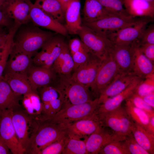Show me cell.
Returning a JSON list of instances; mask_svg holds the SVG:
<instances>
[{"label":"cell","instance_id":"obj_51","mask_svg":"<svg viewBox=\"0 0 154 154\" xmlns=\"http://www.w3.org/2000/svg\"><path fill=\"white\" fill-rule=\"evenodd\" d=\"M62 5L63 9L65 12L66 9L69 2V0H57Z\"/></svg>","mask_w":154,"mask_h":154},{"label":"cell","instance_id":"obj_10","mask_svg":"<svg viewBox=\"0 0 154 154\" xmlns=\"http://www.w3.org/2000/svg\"><path fill=\"white\" fill-rule=\"evenodd\" d=\"M33 117L21 106L11 111V119L19 142L25 153L29 144L32 130Z\"/></svg>","mask_w":154,"mask_h":154},{"label":"cell","instance_id":"obj_11","mask_svg":"<svg viewBox=\"0 0 154 154\" xmlns=\"http://www.w3.org/2000/svg\"><path fill=\"white\" fill-rule=\"evenodd\" d=\"M12 110L0 111V137L13 154H25V151L19 142L12 122Z\"/></svg>","mask_w":154,"mask_h":154},{"label":"cell","instance_id":"obj_40","mask_svg":"<svg viewBox=\"0 0 154 154\" xmlns=\"http://www.w3.org/2000/svg\"><path fill=\"white\" fill-rule=\"evenodd\" d=\"M153 78V76L145 78L137 86L133 93L142 97L154 92Z\"/></svg>","mask_w":154,"mask_h":154},{"label":"cell","instance_id":"obj_24","mask_svg":"<svg viewBox=\"0 0 154 154\" xmlns=\"http://www.w3.org/2000/svg\"><path fill=\"white\" fill-rule=\"evenodd\" d=\"M80 0L70 1L64 13V26L68 34L77 35L82 25Z\"/></svg>","mask_w":154,"mask_h":154},{"label":"cell","instance_id":"obj_2","mask_svg":"<svg viewBox=\"0 0 154 154\" xmlns=\"http://www.w3.org/2000/svg\"><path fill=\"white\" fill-rule=\"evenodd\" d=\"M56 35L40 29L31 21L21 25L13 37L14 45L31 57Z\"/></svg>","mask_w":154,"mask_h":154},{"label":"cell","instance_id":"obj_5","mask_svg":"<svg viewBox=\"0 0 154 154\" xmlns=\"http://www.w3.org/2000/svg\"><path fill=\"white\" fill-rule=\"evenodd\" d=\"M154 19L137 18L135 24L116 31L106 33L105 37L114 43L119 45H129L138 40L147 25Z\"/></svg>","mask_w":154,"mask_h":154},{"label":"cell","instance_id":"obj_37","mask_svg":"<svg viewBox=\"0 0 154 154\" xmlns=\"http://www.w3.org/2000/svg\"><path fill=\"white\" fill-rule=\"evenodd\" d=\"M106 10L115 15L132 19L125 9L123 0H97Z\"/></svg>","mask_w":154,"mask_h":154},{"label":"cell","instance_id":"obj_17","mask_svg":"<svg viewBox=\"0 0 154 154\" xmlns=\"http://www.w3.org/2000/svg\"><path fill=\"white\" fill-rule=\"evenodd\" d=\"M31 21L35 25L49 29L56 33L66 36L68 34L65 26L57 22L41 9L35 6L30 0Z\"/></svg>","mask_w":154,"mask_h":154},{"label":"cell","instance_id":"obj_1","mask_svg":"<svg viewBox=\"0 0 154 154\" xmlns=\"http://www.w3.org/2000/svg\"><path fill=\"white\" fill-rule=\"evenodd\" d=\"M32 132L25 153L38 154L42 149L67 134L64 126L49 119L34 117Z\"/></svg>","mask_w":154,"mask_h":154},{"label":"cell","instance_id":"obj_34","mask_svg":"<svg viewBox=\"0 0 154 154\" xmlns=\"http://www.w3.org/2000/svg\"><path fill=\"white\" fill-rule=\"evenodd\" d=\"M125 100V109L130 119L134 123L147 130L150 119L148 115L144 111L135 106L128 99Z\"/></svg>","mask_w":154,"mask_h":154},{"label":"cell","instance_id":"obj_22","mask_svg":"<svg viewBox=\"0 0 154 154\" xmlns=\"http://www.w3.org/2000/svg\"><path fill=\"white\" fill-rule=\"evenodd\" d=\"M27 76L33 90L49 85L56 79V74L51 68L33 65L28 70Z\"/></svg>","mask_w":154,"mask_h":154},{"label":"cell","instance_id":"obj_6","mask_svg":"<svg viewBox=\"0 0 154 154\" xmlns=\"http://www.w3.org/2000/svg\"><path fill=\"white\" fill-rule=\"evenodd\" d=\"M98 117L102 126L110 128L119 135L126 136L132 133L134 123L121 106Z\"/></svg>","mask_w":154,"mask_h":154},{"label":"cell","instance_id":"obj_26","mask_svg":"<svg viewBox=\"0 0 154 154\" xmlns=\"http://www.w3.org/2000/svg\"><path fill=\"white\" fill-rule=\"evenodd\" d=\"M125 9L132 18L154 19V3L146 0H123Z\"/></svg>","mask_w":154,"mask_h":154},{"label":"cell","instance_id":"obj_36","mask_svg":"<svg viewBox=\"0 0 154 154\" xmlns=\"http://www.w3.org/2000/svg\"><path fill=\"white\" fill-rule=\"evenodd\" d=\"M66 143L62 154H88L85 139L82 140L67 134Z\"/></svg>","mask_w":154,"mask_h":154},{"label":"cell","instance_id":"obj_31","mask_svg":"<svg viewBox=\"0 0 154 154\" xmlns=\"http://www.w3.org/2000/svg\"><path fill=\"white\" fill-rule=\"evenodd\" d=\"M68 46L74 62L73 72L86 61L92 52L80 39L78 38L70 39Z\"/></svg>","mask_w":154,"mask_h":154},{"label":"cell","instance_id":"obj_49","mask_svg":"<svg viewBox=\"0 0 154 154\" xmlns=\"http://www.w3.org/2000/svg\"><path fill=\"white\" fill-rule=\"evenodd\" d=\"M10 151L7 145L0 137V154H10Z\"/></svg>","mask_w":154,"mask_h":154},{"label":"cell","instance_id":"obj_15","mask_svg":"<svg viewBox=\"0 0 154 154\" xmlns=\"http://www.w3.org/2000/svg\"><path fill=\"white\" fill-rule=\"evenodd\" d=\"M29 0H7L2 5L1 11L14 23L19 26L31 21Z\"/></svg>","mask_w":154,"mask_h":154},{"label":"cell","instance_id":"obj_4","mask_svg":"<svg viewBox=\"0 0 154 154\" xmlns=\"http://www.w3.org/2000/svg\"><path fill=\"white\" fill-rule=\"evenodd\" d=\"M56 86L64 97L63 106L84 103L92 100L88 87L74 80L71 74L58 75Z\"/></svg>","mask_w":154,"mask_h":154},{"label":"cell","instance_id":"obj_21","mask_svg":"<svg viewBox=\"0 0 154 154\" xmlns=\"http://www.w3.org/2000/svg\"><path fill=\"white\" fill-rule=\"evenodd\" d=\"M138 77L133 72H120L100 94L98 98L99 103L101 104L108 98L120 93Z\"/></svg>","mask_w":154,"mask_h":154},{"label":"cell","instance_id":"obj_41","mask_svg":"<svg viewBox=\"0 0 154 154\" xmlns=\"http://www.w3.org/2000/svg\"><path fill=\"white\" fill-rule=\"evenodd\" d=\"M127 99L135 106L145 112L150 118L154 116V108L146 103L141 97L133 93Z\"/></svg>","mask_w":154,"mask_h":154},{"label":"cell","instance_id":"obj_43","mask_svg":"<svg viewBox=\"0 0 154 154\" xmlns=\"http://www.w3.org/2000/svg\"><path fill=\"white\" fill-rule=\"evenodd\" d=\"M124 141L131 154H149L138 143L132 133L126 136Z\"/></svg>","mask_w":154,"mask_h":154},{"label":"cell","instance_id":"obj_32","mask_svg":"<svg viewBox=\"0 0 154 154\" xmlns=\"http://www.w3.org/2000/svg\"><path fill=\"white\" fill-rule=\"evenodd\" d=\"M34 4L55 20L64 25L65 12L57 0H36Z\"/></svg>","mask_w":154,"mask_h":154},{"label":"cell","instance_id":"obj_18","mask_svg":"<svg viewBox=\"0 0 154 154\" xmlns=\"http://www.w3.org/2000/svg\"><path fill=\"white\" fill-rule=\"evenodd\" d=\"M33 64L32 57L19 49L14 44L3 74L19 73L26 75L28 70Z\"/></svg>","mask_w":154,"mask_h":154},{"label":"cell","instance_id":"obj_52","mask_svg":"<svg viewBox=\"0 0 154 154\" xmlns=\"http://www.w3.org/2000/svg\"><path fill=\"white\" fill-rule=\"evenodd\" d=\"M7 0H0V3L2 5L3 3Z\"/></svg>","mask_w":154,"mask_h":154},{"label":"cell","instance_id":"obj_39","mask_svg":"<svg viewBox=\"0 0 154 154\" xmlns=\"http://www.w3.org/2000/svg\"><path fill=\"white\" fill-rule=\"evenodd\" d=\"M101 154H131L124 141L111 142L104 147L99 151Z\"/></svg>","mask_w":154,"mask_h":154},{"label":"cell","instance_id":"obj_27","mask_svg":"<svg viewBox=\"0 0 154 154\" xmlns=\"http://www.w3.org/2000/svg\"><path fill=\"white\" fill-rule=\"evenodd\" d=\"M74 66V62L68 44L64 42L59 55L50 68L56 74L67 75L71 74Z\"/></svg>","mask_w":154,"mask_h":154},{"label":"cell","instance_id":"obj_45","mask_svg":"<svg viewBox=\"0 0 154 154\" xmlns=\"http://www.w3.org/2000/svg\"><path fill=\"white\" fill-rule=\"evenodd\" d=\"M139 47L144 54L152 62L154 60V44H139Z\"/></svg>","mask_w":154,"mask_h":154},{"label":"cell","instance_id":"obj_56","mask_svg":"<svg viewBox=\"0 0 154 154\" xmlns=\"http://www.w3.org/2000/svg\"><path fill=\"white\" fill-rule=\"evenodd\" d=\"M71 0H69L70 1H71Z\"/></svg>","mask_w":154,"mask_h":154},{"label":"cell","instance_id":"obj_55","mask_svg":"<svg viewBox=\"0 0 154 154\" xmlns=\"http://www.w3.org/2000/svg\"><path fill=\"white\" fill-rule=\"evenodd\" d=\"M3 27V26H0V28L1 27Z\"/></svg>","mask_w":154,"mask_h":154},{"label":"cell","instance_id":"obj_42","mask_svg":"<svg viewBox=\"0 0 154 154\" xmlns=\"http://www.w3.org/2000/svg\"><path fill=\"white\" fill-rule=\"evenodd\" d=\"M67 135L53 142L42 149L38 154H60L64 149Z\"/></svg>","mask_w":154,"mask_h":154},{"label":"cell","instance_id":"obj_53","mask_svg":"<svg viewBox=\"0 0 154 154\" xmlns=\"http://www.w3.org/2000/svg\"><path fill=\"white\" fill-rule=\"evenodd\" d=\"M152 3H154V0H146Z\"/></svg>","mask_w":154,"mask_h":154},{"label":"cell","instance_id":"obj_54","mask_svg":"<svg viewBox=\"0 0 154 154\" xmlns=\"http://www.w3.org/2000/svg\"><path fill=\"white\" fill-rule=\"evenodd\" d=\"M2 4L0 3V11H1Z\"/></svg>","mask_w":154,"mask_h":154},{"label":"cell","instance_id":"obj_23","mask_svg":"<svg viewBox=\"0 0 154 154\" xmlns=\"http://www.w3.org/2000/svg\"><path fill=\"white\" fill-rule=\"evenodd\" d=\"M144 79L137 77L123 91L106 100L100 105L96 112V114L99 117L119 107L124 100L127 98L134 92L137 86Z\"/></svg>","mask_w":154,"mask_h":154},{"label":"cell","instance_id":"obj_7","mask_svg":"<svg viewBox=\"0 0 154 154\" xmlns=\"http://www.w3.org/2000/svg\"><path fill=\"white\" fill-rule=\"evenodd\" d=\"M77 35L91 51L102 59L108 54L114 44L108 38L82 24Z\"/></svg>","mask_w":154,"mask_h":154},{"label":"cell","instance_id":"obj_9","mask_svg":"<svg viewBox=\"0 0 154 154\" xmlns=\"http://www.w3.org/2000/svg\"><path fill=\"white\" fill-rule=\"evenodd\" d=\"M41 88L40 95L42 110L39 117L46 119L52 117L62 108L64 97L61 91L56 86L48 85Z\"/></svg>","mask_w":154,"mask_h":154},{"label":"cell","instance_id":"obj_47","mask_svg":"<svg viewBox=\"0 0 154 154\" xmlns=\"http://www.w3.org/2000/svg\"><path fill=\"white\" fill-rule=\"evenodd\" d=\"M9 35V29L8 32L4 30L2 27L0 28V54L5 45Z\"/></svg>","mask_w":154,"mask_h":154},{"label":"cell","instance_id":"obj_33","mask_svg":"<svg viewBox=\"0 0 154 154\" xmlns=\"http://www.w3.org/2000/svg\"><path fill=\"white\" fill-rule=\"evenodd\" d=\"M132 133L138 143L149 154H154V134L134 123Z\"/></svg>","mask_w":154,"mask_h":154},{"label":"cell","instance_id":"obj_14","mask_svg":"<svg viewBox=\"0 0 154 154\" xmlns=\"http://www.w3.org/2000/svg\"><path fill=\"white\" fill-rule=\"evenodd\" d=\"M103 60L91 52L86 61L73 71L72 77L90 88L95 80Z\"/></svg>","mask_w":154,"mask_h":154},{"label":"cell","instance_id":"obj_3","mask_svg":"<svg viewBox=\"0 0 154 154\" xmlns=\"http://www.w3.org/2000/svg\"><path fill=\"white\" fill-rule=\"evenodd\" d=\"M100 104L97 98L82 104L64 106L52 117L47 119L65 126L95 115Z\"/></svg>","mask_w":154,"mask_h":154},{"label":"cell","instance_id":"obj_16","mask_svg":"<svg viewBox=\"0 0 154 154\" xmlns=\"http://www.w3.org/2000/svg\"><path fill=\"white\" fill-rule=\"evenodd\" d=\"M101 126L85 139L86 148L89 154H98L100 151L108 143L114 141L124 140L126 136L110 132Z\"/></svg>","mask_w":154,"mask_h":154},{"label":"cell","instance_id":"obj_35","mask_svg":"<svg viewBox=\"0 0 154 154\" xmlns=\"http://www.w3.org/2000/svg\"><path fill=\"white\" fill-rule=\"evenodd\" d=\"M22 104L25 110L29 115L37 117L41 115L42 103L37 92L33 91L24 95Z\"/></svg>","mask_w":154,"mask_h":154},{"label":"cell","instance_id":"obj_19","mask_svg":"<svg viewBox=\"0 0 154 154\" xmlns=\"http://www.w3.org/2000/svg\"><path fill=\"white\" fill-rule=\"evenodd\" d=\"M102 126L96 115L68 124L65 127L68 135L81 139L87 138Z\"/></svg>","mask_w":154,"mask_h":154},{"label":"cell","instance_id":"obj_38","mask_svg":"<svg viewBox=\"0 0 154 154\" xmlns=\"http://www.w3.org/2000/svg\"><path fill=\"white\" fill-rule=\"evenodd\" d=\"M17 28L13 27L9 29V35L5 46L0 54V77L4 70L13 47L14 45L13 37Z\"/></svg>","mask_w":154,"mask_h":154},{"label":"cell","instance_id":"obj_25","mask_svg":"<svg viewBox=\"0 0 154 154\" xmlns=\"http://www.w3.org/2000/svg\"><path fill=\"white\" fill-rule=\"evenodd\" d=\"M131 44L134 55L133 72L137 76L144 78L154 76L153 62L141 51L138 40Z\"/></svg>","mask_w":154,"mask_h":154},{"label":"cell","instance_id":"obj_20","mask_svg":"<svg viewBox=\"0 0 154 154\" xmlns=\"http://www.w3.org/2000/svg\"><path fill=\"white\" fill-rule=\"evenodd\" d=\"M110 52L121 72H133L134 55L132 44L129 45H119L114 43Z\"/></svg>","mask_w":154,"mask_h":154},{"label":"cell","instance_id":"obj_28","mask_svg":"<svg viewBox=\"0 0 154 154\" xmlns=\"http://www.w3.org/2000/svg\"><path fill=\"white\" fill-rule=\"evenodd\" d=\"M83 13L82 23L91 22L116 15L106 10L97 0H85Z\"/></svg>","mask_w":154,"mask_h":154},{"label":"cell","instance_id":"obj_29","mask_svg":"<svg viewBox=\"0 0 154 154\" xmlns=\"http://www.w3.org/2000/svg\"><path fill=\"white\" fill-rule=\"evenodd\" d=\"M21 96L13 92L7 82L0 77V111L21 106L19 101Z\"/></svg>","mask_w":154,"mask_h":154},{"label":"cell","instance_id":"obj_12","mask_svg":"<svg viewBox=\"0 0 154 154\" xmlns=\"http://www.w3.org/2000/svg\"><path fill=\"white\" fill-rule=\"evenodd\" d=\"M64 42L62 37L56 34L44 44L40 52L36 53L33 58V64L36 66L50 68L59 55Z\"/></svg>","mask_w":154,"mask_h":154},{"label":"cell","instance_id":"obj_46","mask_svg":"<svg viewBox=\"0 0 154 154\" xmlns=\"http://www.w3.org/2000/svg\"><path fill=\"white\" fill-rule=\"evenodd\" d=\"M13 24V21L9 18L3 12L0 11V26L9 29Z\"/></svg>","mask_w":154,"mask_h":154},{"label":"cell","instance_id":"obj_48","mask_svg":"<svg viewBox=\"0 0 154 154\" xmlns=\"http://www.w3.org/2000/svg\"><path fill=\"white\" fill-rule=\"evenodd\" d=\"M141 97L146 103L154 108V92Z\"/></svg>","mask_w":154,"mask_h":154},{"label":"cell","instance_id":"obj_8","mask_svg":"<svg viewBox=\"0 0 154 154\" xmlns=\"http://www.w3.org/2000/svg\"><path fill=\"white\" fill-rule=\"evenodd\" d=\"M120 72L112 55L110 52L103 60L95 80L90 88L93 93L98 98Z\"/></svg>","mask_w":154,"mask_h":154},{"label":"cell","instance_id":"obj_30","mask_svg":"<svg viewBox=\"0 0 154 154\" xmlns=\"http://www.w3.org/2000/svg\"><path fill=\"white\" fill-rule=\"evenodd\" d=\"M1 77L8 84L13 92L17 94L24 95L34 91L26 75L9 73L3 74Z\"/></svg>","mask_w":154,"mask_h":154},{"label":"cell","instance_id":"obj_13","mask_svg":"<svg viewBox=\"0 0 154 154\" xmlns=\"http://www.w3.org/2000/svg\"><path fill=\"white\" fill-rule=\"evenodd\" d=\"M137 18L129 19L116 15H111L89 23H82L99 35L105 37L109 32L116 31L134 25Z\"/></svg>","mask_w":154,"mask_h":154},{"label":"cell","instance_id":"obj_50","mask_svg":"<svg viewBox=\"0 0 154 154\" xmlns=\"http://www.w3.org/2000/svg\"><path fill=\"white\" fill-rule=\"evenodd\" d=\"M147 130L154 134V116L150 118Z\"/></svg>","mask_w":154,"mask_h":154},{"label":"cell","instance_id":"obj_44","mask_svg":"<svg viewBox=\"0 0 154 154\" xmlns=\"http://www.w3.org/2000/svg\"><path fill=\"white\" fill-rule=\"evenodd\" d=\"M139 44H154V24H152L146 27L138 40Z\"/></svg>","mask_w":154,"mask_h":154}]
</instances>
